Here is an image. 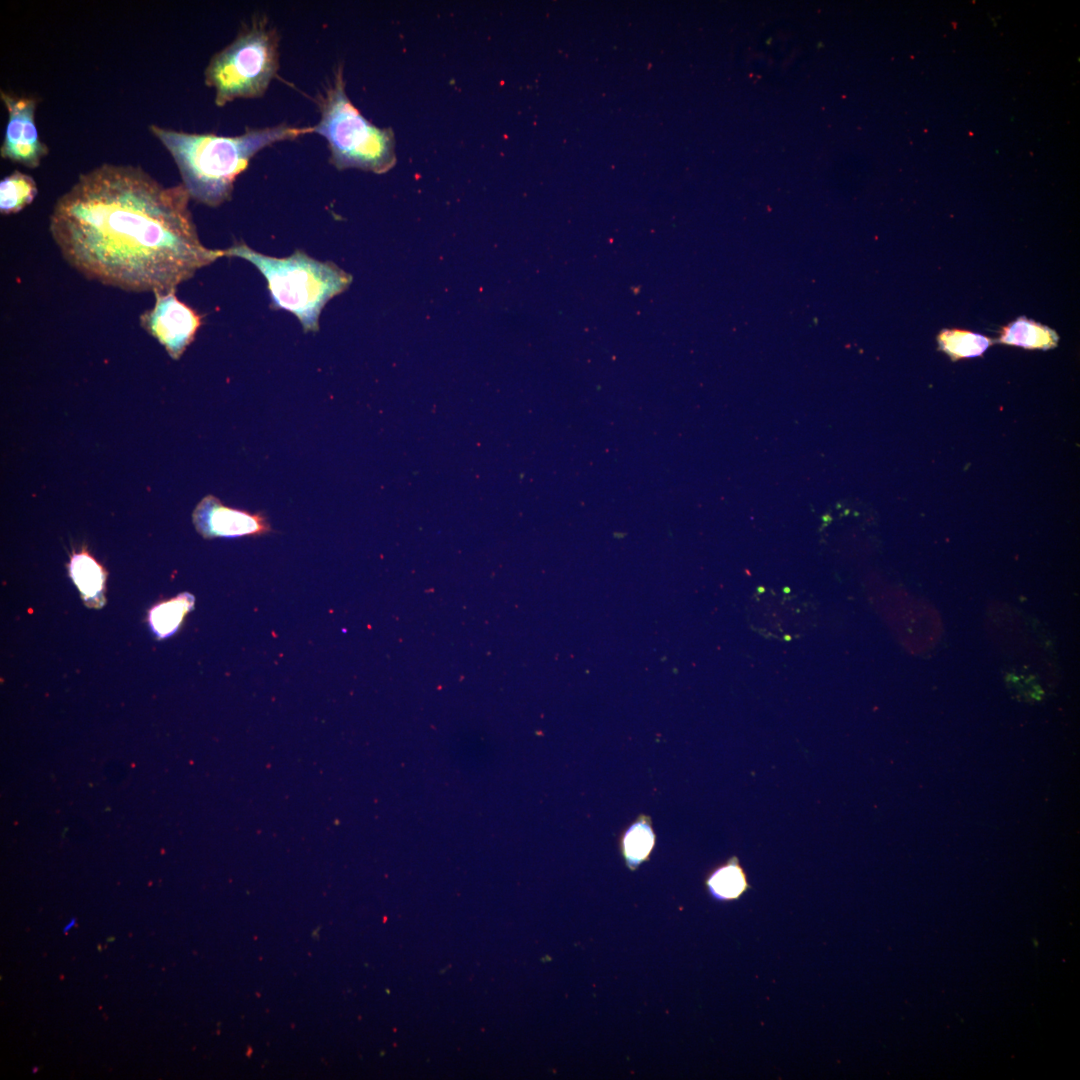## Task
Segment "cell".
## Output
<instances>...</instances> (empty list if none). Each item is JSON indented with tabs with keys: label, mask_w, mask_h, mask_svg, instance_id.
I'll return each mask as SVG.
<instances>
[{
	"label": "cell",
	"mask_w": 1080,
	"mask_h": 1080,
	"mask_svg": "<svg viewBox=\"0 0 1080 1080\" xmlns=\"http://www.w3.org/2000/svg\"><path fill=\"white\" fill-rule=\"evenodd\" d=\"M183 183L164 186L139 166L102 164L79 175L49 222L63 258L86 278L133 292H171L217 258L205 247Z\"/></svg>",
	"instance_id": "1"
},
{
	"label": "cell",
	"mask_w": 1080,
	"mask_h": 1080,
	"mask_svg": "<svg viewBox=\"0 0 1080 1080\" xmlns=\"http://www.w3.org/2000/svg\"><path fill=\"white\" fill-rule=\"evenodd\" d=\"M149 130L172 156L190 198L210 207L231 198L236 178L259 151L314 132L313 126L286 123L249 129L237 136L189 133L156 124Z\"/></svg>",
	"instance_id": "2"
},
{
	"label": "cell",
	"mask_w": 1080,
	"mask_h": 1080,
	"mask_svg": "<svg viewBox=\"0 0 1080 1080\" xmlns=\"http://www.w3.org/2000/svg\"><path fill=\"white\" fill-rule=\"evenodd\" d=\"M223 254L252 263L267 281L271 306L294 314L304 332L319 330L323 307L352 282L351 275L335 263L314 259L301 250L276 258L236 244Z\"/></svg>",
	"instance_id": "3"
},
{
	"label": "cell",
	"mask_w": 1080,
	"mask_h": 1080,
	"mask_svg": "<svg viewBox=\"0 0 1080 1080\" xmlns=\"http://www.w3.org/2000/svg\"><path fill=\"white\" fill-rule=\"evenodd\" d=\"M320 119L314 132L325 138L330 161L338 170L349 168L382 174L396 164L395 136L390 128L369 122L346 94L342 66L318 98Z\"/></svg>",
	"instance_id": "4"
},
{
	"label": "cell",
	"mask_w": 1080,
	"mask_h": 1080,
	"mask_svg": "<svg viewBox=\"0 0 1080 1080\" xmlns=\"http://www.w3.org/2000/svg\"><path fill=\"white\" fill-rule=\"evenodd\" d=\"M279 70V35L263 16L243 25L236 37L215 53L204 71L206 86L222 107L236 99L263 96Z\"/></svg>",
	"instance_id": "5"
},
{
	"label": "cell",
	"mask_w": 1080,
	"mask_h": 1080,
	"mask_svg": "<svg viewBox=\"0 0 1080 1080\" xmlns=\"http://www.w3.org/2000/svg\"><path fill=\"white\" fill-rule=\"evenodd\" d=\"M0 97L8 112L0 156L28 168L38 167L49 152L48 146L39 137L35 123L38 100L3 90Z\"/></svg>",
	"instance_id": "6"
},
{
	"label": "cell",
	"mask_w": 1080,
	"mask_h": 1080,
	"mask_svg": "<svg viewBox=\"0 0 1080 1080\" xmlns=\"http://www.w3.org/2000/svg\"><path fill=\"white\" fill-rule=\"evenodd\" d=\"M174 293H154V306L140 316V324L173 359H179L193 341L201 325V316L178 300Z\"/></svg>",
	"instance_id": "7"
},
{
	"label": "cell",
	"mask_w": 1080,
	"mask_h": 1080,
	"mask_svg": "<svg viewBox=\"0 0 1080 1080\" xmlns=\"http://www.w3.org/2000/svg\"><path fill=\"white\" fill-rule=\"evenodd\" d=\"M193 523L205 538L260 536L271 532L270 523L262 512L227 507L212 495L204 497L196 506Z\"/></svg>",
	"instance_id": "8"
},
{
	"label": "cell",
	"mask_w": 1080,
	"mask_h": 1080,
	"mask_svg": "<svg viewBox=\"0 0 1080 1080\" xmlns=\"http://www.w3.org/2000/svg\"><path fill=\"white\" fill-rule=\"evenodd\" d=\"M69 573L87 606L99 608L104 604L106 573L88 552L71 557Z\"/></svg>",
	"instance_id": "9"
},
{
	"label": "cell",
	"mask_w": 1080,
	"mask_h": 1080,
	"mask_svg": "<svg viewBox=\"0 0 1080 1080\" xmlns=\"http://www.w3.org/2000/svg\"><path fill=\"white\" fill-rule=\"evenodd\" d=\"M656 836L649 816L641 814L628 826L620 839L622 856L630 870L646 861L655 845Z\"/></svg>",
	"instance_id": "10"
},
{
	"label": "cell",
	"mask_w": 1080,
	"mask_h": 1080,
	"mask_svg": "<svg viewBox=\"0 0 1080 1080\" xmlns=\"http://www.w3.org/2000/svg\"><path fill=\"white\" fill-rule=\"evenodd\" d=\"M999 342L1020 346L1025 349L1048 350L1057 345L1058 336L1054 330L1045 325L1036 323L1026 317H1019L1008 326L1003 327Z\"/></svg>",
	"instance_id": "11"
},
{
	"label": "cell",
	"mask_w": 1080,
	"mask_h": 1080,
	"mask_svg": "<svg viewBox=\"0 0 1080 1080\" xmlns=\"http://www.w3.org/2000/svg\"><path fill=\"white\" fill-rule=\"evenodd\" d=\"M705 884L710 895L719 901L736 900L749 887L746 874L736 857L713 869Z\"/></svg>",
	"instance_id": "12"
},
{
	"label": "cell",
	"mask_w": 1080,
	"mask_h": 1080,
	"mask_svg": "<svg viewBox=\"0 0 1080 1080\" xmlns=\"http://www.w3.org/2000/svg\"><path fill=\"white\" fill-rule=\"evenodd\" d=\"M195 598L188 592L159 603L149 612V623L158 638H165L177 631L183 619L194 607Z\"/></svg>",
	"instance_id": "13"
},
{
	"label": "cell",
	"mask_w": 1080,
	"mask_h": 1080,
	"mask_svg": "<svg viewBox=\"0 0 1080 1080\" xmlns=\"http://www.w3.org/2000/svg\"><path fill=\"white\" fill-rule=\"evenodd\" d=\"M37 195L33 177L15 170L0 182V212L13 214L29 205Z\"/></svg>",
	"instance_id": "14"
},
{
	"label": "cell",
	"mask_w": 1080,
	"mask_h": 1080,
	"mask_svg": "<svg viewBox=\"0 0 1080 1080\" xmlns=\"http://www.w3.org/2000/svg\"><path fill=\"white\" fill-rule=\"evenodd\" d=\"M937 340L939 348L952 360L978 357L992 344L981 334L958 329L942 330Z\"/></svg>",
	"instance_id": "15"
},
{
	"label": "cell",
	"mask_w": 1080,
	"mask_h": 1080,
	"mask_svg": "<svg viewBox=\"0 0 1080 1080\" xmlns=\"http://www.w3.org/2000/svg\"><path fill=\"white\" fill-rule=\"evenodd\" d=\"M75 924H76V920H75V919H71V920H70V921H69V922H68V923L66 924V926L64 927V929H63V932H64V933H67V932H68V931H69V930H70V929H71V928H72L73 926H75Z\"/></svg>",
	"instance_id": "16"
},
{
	"label": "cell",
	"mask_w": 1080,
	"mask_h": 1080,
	"mask_svg": "<svg viewBox=\"0 0 1080 1080\" xmlns=\"http://www.w3.org/2000/svg\"><path fill=\"white\" fill-rule=\"evenodd\" d=\"M37 1070H38L37 1067H34L33 1072H37Z\"/></svg>",
	"instance_id": "17"
}]
</instances>
